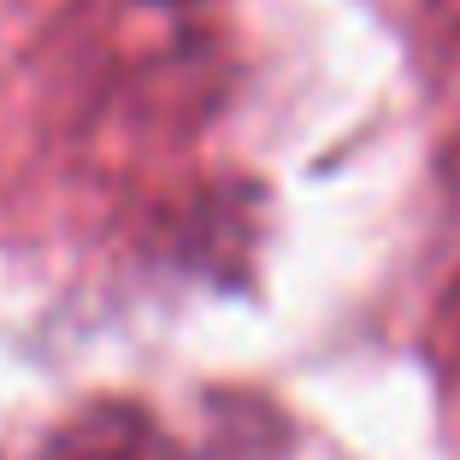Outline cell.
<instances>
[{
  "instance_id": "6da1fadb",
  "label": "cell",
  "mask_w": 460,
  "mask_h": 460,
  "mask_svg": "<svg viewBox=\"0 0 460 460\" xmlns=\"http://www.w3.org/2000/svg\"><path fill=\"white\" fill-rule=\"evenodd\" d=\"M18 460H177L172 437L130 402H95L59 420L36 448H24Z\"/></svg>"
},
{
  "instance_id": "7a4b0ae2",
  "label": "cell",
  "mask_w": 460,
  "mask_h": 460,
  "mask_svg": "<svg viewBox=\"0 0 460 460\" xmlns=\"http://www.w3.org/2000/svg\"><path fill=\"white\" fill-rule=\"evenodd\" d=\"M443 366H448V378H455V390H460V284H455V296L443 301Z\"/></svg>"
}]
</instances>
